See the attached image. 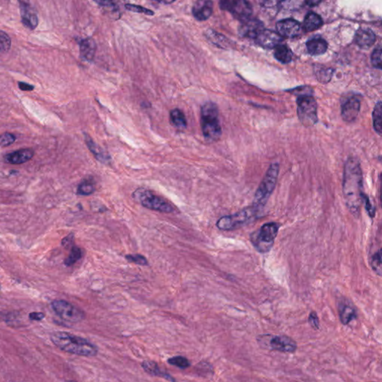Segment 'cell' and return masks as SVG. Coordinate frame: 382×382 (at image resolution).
<instances>
[{"label":"cell","instance_id":"obj_46","mask_svg":"<svg viewBox=\"0 0 382 382\" xmlns=\"http://www.w3.org/2000/svg\"><path fill=\"white\" fill-rule=\"evenodd\" d=\"M65 382H76V381H66Z\"/></svg>","mask_w":382,"mask_h":382},{"label":"cell","instance_id":"obj_11","mask_svg":"<svg viewBox=\"0 0 382 382\" xmlns=\"http://www.w3.org/2000/svg\"><path fill=\"white\" fill-rule=\"evenodd\" d=\"M270 346L272 350L283 353H294L298 348L296 341L287 335H276L272 337Z\"/></svg>","mask_w":382,"mask_h":382},{"label":"cell","instance_id":"obj_3","mask_svg":"<svg viewBox=\"0 0 382 382\" xmlns=\"http://www.w3.org/2000/svg\"><path fill=\"white\" fill-rule=\"evenodd\" d=\"M201 127L208 142H216L220 137L222 128L219 120V110L215 103L208 102L202 106Z\"/></svg>","mask_w":382,"mask_h":382},{"label":"cell","instance_id":"obj_4","mask_svg":"<svg viewBox=\"0 0 382 382\" xmlns=\"http://www.w3.org/2000/svg\"><path fill=\"white\" fill-rule=\"evenodd\" d=\"M263 211L256 206H252L244 208L238 212L231 215L222 216L216 223L218 229L223 231H232L240 229L246 225L253 222Z\"/></svg>","mask_w":382,"mask_h":382},{"label":"cell","instance_id":"obj_21","mask_svg":"<svg viewBox=\"0 0 382 382\" xmlns=\"http://www.w3.org/2000/svg\"><path fill=\"white\" fill-rule=\"evenodd\" d=\"M85 142H86L88 149L91 151L96 160H99L103 164L110 163L111 157L109 156L106 151L103 150V149H102L96 143H95L94 140L88 134H85Z\"/></svg>","mask_w":382,"mask_h":382},{"label":"cell","instance_id":"obj_2","mask_svg":"<svg viewBox=\"0 0 382 382\" xmlns=\"http://www.w3.org/2000/svg\"><path fill=\"white\" fill-rule=\"evenodd\" d=\"M51 341L62 351L84 357H94L98 349L94 344L81 337L65 332H55L50 335Z\"/></svg>","mask_w":382,"mask_h":382},{"label":"cell","instance_id":"obj_19","mask_svg":"<svg viewBox=\"0 0 382 382\" xmlns=\"http://www.w3.org/2000/svg\"><path fill=\"white\" fill-rule=\"evenodd\" d=\"M80 55L84 61L92 62L94 60L96 55V44L91 37L83 39L79 44Z\"/></svg>","mask_w":382,"mask_h":382},{"label":"cell","instance_id":"obj_24","mask_svg":"<svg viewBox=\"0 0 382 382\" xmlns=\"http://www.w3.org/2000/svg\"><path fill=\"white\" fill-rule=\"evenodd\" d=\"M306 47L311 55H319L327 51L328 44L322 37H315L308 41Z\"/></svg>","mask_w":382,"mask_h":382},{"label":"cell","instance_id":"obj_34","mask_svg":"<svg viewBox=\"0 0 382 382\" xmlns=\"http://www.w3.org/2000/svg\"><path fill=\"white\" fill-rule=\"evenodd\" d=\"M168 363L180 369H187L191 366V362L188 359L183 356H175L169 359Z\"/></svg>","mask_w":382,"mask_h":382},{"label":"cell","instance_id":"obj_48","mask_svg":"<svg viewBox=\"0 0 382 382\" xmlns=\"http://www.w3.org/2000/svg\"><path fill=\"white\" fill-rule=\"evenodd\" d=\"M373 382H374V381H373Z\"/></svg>","mask_w":382,"mask_h":382},{"label":"cell","instance_id":"obj_1","mask_svg":"<svg viewBox=\"0 0 382 382\" xmlns=\"http://www.w3.org/2000/svg\"><path fill=\"white\" fill-rule=\"evenodd\" d=\"M343 193L349 212L355 218L359 217L365 195L363 173L358 160L352 157L348 158L344 167Z\"/></svg>","mask_w":382,"mask_h":382},{"label":"cell","instance_id":"obj_45","mask_svg":"<svg viewBox=\"0 0 382 382\" xmlns=\"http://www.w3.org/2000/svg\"><path fill=\"white\" fill-rule=\"evenodd\" d=\"M321 3L320 1H319V2H317V1H313V0H312V1H308V2H306V4H308V6H311V7H313V6H316V5L319 4V3Z\"/></svg>","mask_w":382,"mask_h":382},{"label":"cell","instance_id":"obj_36","mask_svg":"<svg viewBox=\"0 0 382 382\" xmlns=\"http://www.w3.org/2000/svg\"><path fill=\"white\" fill-rule=\"evenodd\" d=\"M125 8H126V9L129 10V11H132V12L144 14H146V15H154V12L152 10L144 7V6H137V5L133 4H126V6H125Z\"/></svg>","mask_w":382,"mask_h":382},{"label":"cell","instance_id":"obj_43","mask_svg":"<svg viewBox=\"0 0 382 382\" xmlns=\"http://www.w3.org/2000/svg\"><path fill=\"white\" fill-rule=\"evenodd\" d=\"M29 319L33 321H41L45 317V314L42 312H32L29 314Z\"/></svg>","mask_w":382,"mask_h":382},{"label":"cell","instance_id":"obj_20","mask_svg":"<svg viewBox=\"0 0 382 382\" xmlns=\"http://www.w3.org/2000/svg\"><path fill=\"white\" fill-rule=\"evenodd\" d=\"M375 42V34L373 31L367 28H361L355 34V42L361 48H370Z\"/></svg>","mask_w":382,"mask_h":382},{"label":"cell","instance_id":"obj_37","mask_svg":"<svg viewBox=\"0 0 382 382\" xmlns=\"http://www.w3.org/2000/svg\"><path fill=\"white\" fill-rule=\"evenodd\" d=\"M381 47H378L374 50L372 53L371 62L372 65L375 68L378 70H381Z\"/></svg>","mask_w":382,"mask_h":382},{"label":"cell","instance_id":"obj_17","mask_svg":"<svg viewBox=\"0 0 382 382\" xmlns=\"http://www.w3.org/2000/svg\"><path fill=\"white\" fill-rule=\"evenodd\" d=\"M34 152L32 149H23L5 155L4 160L10 165H22L33 158Z\"/></svg>","mask_w":382,"mask_h":382},{"label":"cell","instance_id":"obj_14","mask_svg":"<svg viewBox=\"0 0 382 382\" xmlns=\"http://www.w3.org/2000/svg\"><path fill=\"white\" fill-rule=\"evenodd\" d=\"M21 21L27 29L34 30L38 24V17L37 12L32 6L24 2H19Z\"/></svg>","mask_w":382,"mask_h":382},{"label":"cell","instance_id":"obj_16","mask_svg":"<svg viewBox=\"0 0 382 382\" xmlns=\"http://www.w3.org/2000/svg\"><path fill=\"white\" fill-rule=\"evenodd\" d=\"M360 100L356 96L349 98L342 106V117L347 122H352L356 119L360 111Z\"/></svg>","mask_w":382,"mask_h":382},{"label":"cell","instance_id":"obj_8","mask_svg":"<svg viewBox=\"0 0 382 382\" xmlns=\"http://www.w3.org/2000/svg\"><path fill=\"white\" fill-rule=\"evenodd\" d=\"M298 117L306 126H312L317 122V104L312 96H300L297 99Z\"/></svg>","mask_w":382,"mask_h":382},{"label":"cell","instance_id":"obj_32","mask_svg":"<svg viewBox=\"0 0 382 382\" xmlns=\"http://www.w3.org/2000/svg\"><path fill=\"white\" fill-rule=\"evenodd\" d=\"M315 73L316 78H317V79L319 80L320 83H327L330 81L331 78H332L333 72L332 69L320 67H317Z\"/></svg>","mask_w":382,"mask_h":382},{"label":"cell","instance_id":"obj_39","mask_svg":"<svg viewBox=\"0 0 382 382\" xmlns=\"http://www.w3.org/2000/svg\"><path fill=\"white\" fill-rule=\"evenodd\" d=\"M16 140V137L13 134L9 132L0 134V147H6L14 144Z\"/></svg>","mask_w":382,"mask_h":382},{"label":"cell","instance_id":"obj_22","mask_svg":"<svg viewBox=\"0 0 382 382\" xmlns=\"http://www.w3.org/2000/svg\"><path fill=\"white\" fill-rule=\"evenodd\" d=\"M142 367L145 370L146 373L151 375L162 377L170 382H176V380L171 375L162 370L156 362L152 361V360H144L142 364Z\"/></svg>","mask_w":382,"mask_h":382},{"label":"cell","instance_id":"obj_27","mask_svg":"<svg viewBox=\"0 0 382 382\" xmlns=\"http://www.w3.org/2000/svg\"><path fill=\"white\" fill-rule=\"evenodd\" d=\"M170 121L175 128L179 129V130H184V129H186L188 122H187L185 114L181 110L178 109V108L172 110L170 113Z\"/></svg>","mask_w":382,"mask_h":382},{"label":"cell","instance_id":"obj_25","mask_svg":"<svg viewBox=\"0 0 382 382\" xmlns=\"http://www.w3.org/2000/svg\"><path fill=\"white\" fill-rule=\"evenodd\" d=\"M323 24L324 22H323L322 18L319 14L314 12H309L305 18L303 27L306 32H314L316 29H319L323 26Z\"/></svg>","mask_w":382,"mask_h":382},{"label":"cell","instance_id":"obj_38","mask_svg":"<svg viewBox=\"0 0 382 382\" xmlns=\"http://www.w3.org/2000/svg\"><path fill=\"white\" fill-rule=\"evenodd\" d=\"M126 260L131 263H134L136 265H142V266H147L148 265V262L145 257L139 254H134V255H128L126 256Z\"/></svg>","mask_w":382,"mask_h":382},{"label":"cell","instance_id":"obj_47","mask_svg":"<svg viewBox=\"0 0 382 382\" xmlns=\"http://www.w3.org/2000/svg\"><path fill=\"white\" fill-rule=\"evenodd\" d=\"M0 290H1V285H0Z\"/></svg>","mask_w":382,"mask_h":382},{"label":"cell","instance_id":"obj_23","mask_svg":"<svg viewBox=\"0 0 382 382\" xmlns=\"http://www.w3.org/2000/svg\"><path fill=\"white\" fill-rule=\"evenodd\" d=\"M339 317L341 324L347 326L357 318V311L352 305L348 303H341L338 308Z\"/></svg>","mask_w":382,"mask_h":382},{"label":"cell","instance_id":"obj_12","mask_svg":"<svg viewBox=\"0 0 382 382\" xmlns=\"http://www.w3.org/2000/svg\"><path fill=\"white\" fill-rule=\"evenodd\" d=\"M264 30V24L262 21L257 19H247L243 21L238 32L241 37L256 38Z\"/></svg>","mask_w":382,"mask_h":382},{"label":"cell","instance_id":"obj_18","mask_svg":"<svg viewBox=\"0 0 382 382\" xmlns=\"http://www.w3.org/2000/svg\"><path fill=\"white\" fill-rule=\"evenodd\" d=\"M193 17L198 21H205L211 17L213 13V3L211 1H197L192 9Z\"/></svg>","mask_w":382,"mask_h":382},{"label":"cell","instance_id":"obj_40","mask_svg":"<svg viewBox=\"0 0 382 382\" xmlns=\"http://www.w3.org/2000/svg\"><path fill=\"white\" fill-rule=\"evenodd\" d=\"M308 323L314 330H318L319 329V319L315 311L310 313L309 316H308Z\"/></svg>","mask_w":382,"mask_h":382},{"label":"cell","instance_id":"obj_7","mask_svg":"<svg viewBox=\"0 0 382 382\" xmlns=\"http://www.w3.org/2000/svg\"><path fill=\"white\" fill-rule=\"evenodd\" d=\"M133 196L144 207L152 211L162 213H172L175 211L171 203L149 190L140 188L134 192Z\"/></svg>","mask_w":382,"mask_h":382},{"label":"cell","instance_id":"obj_28","mask_svg":"<svg viewBox=\"0 0 382 382\" xmlns=\"http://www.w3.org/2000/svg\"><path fill=\"white\" fill-rule=\"evenodd\" d=\"M275 58L283 64H288L292 61L293 52L286 45H278L275 48Z\"/></svg>","mask_w":382,"mask_h":382},{"label":"cell","instance_id":"obj_30","mask_svg":"<svg viewBox=\"0 0 382 382\" xmlns=\"http://www.w3.org/2000/svg\"><path fill=\"white\" fill-rule=\"evenodd\" d=\"M82 257H83V251H82V249L79 247L73 246L70 249V255L65 259V265L67 267L72 266V265L76 263L78 260H80Z\"/></svg>","mask_w":382,"mask_h":382},{"label":"cell","instance_id":"obj_26","mask_svg":"<svg viewBox=\"0 0 382 382\" xmlns=\"http://www.w3.org/2000/svg\"><path fill=\"white\" fill-rule=\"evenodd\" d=\"M206 37L213 44L222 49H228L231 47V42L223 34L218 33L213 29H208L206 33Z\"/></svg>","mask_w":382,"mask_h":382},{"label":"cell","instance_id":"obj_9","mask_svg":"<svg viewBox=\"0 0 382 382\" xmlns=\"http://www.w3.org/2000/svg\"><path fill=\"white\" fill-rule=\"evenodd\" d=\"M51 306L57 315L67 322L75 324L81 322L85 318V313L82 310L65 300H55Z\"/></svg>","mask_w":382,"mask_h":382},{"label":"cell","instance_id":"obj_6","mask_svg":"<svg viewBox=\"0 0 382 382\" xmlns=\"http://www.w3.org/2000/svg\"><path fill=\"white\" fill-rule=\"evenodd\" d=\"M279 228L280 224L277 223H267L251 234V242L258 252L265 254L270 252L274 245Z\"/></svg>","mask_w":382,"mask_h":382},{"label":"cell","instance_id":"obj_41","mask_svg":"<svg viewBox=\"0 0 382 382\" xmlns=\"http://www.w3.org/2000/svg\"><path fill=\"white\" fill-rule=\"evenodd\" d=\"M363 204L365 205L366 210H367L369 215L371 216V217H373L374 215H375V207L372 205L370 198L367 195H365V197H364Z\"/></svg>","mask_w":382,"mask_h":382},{"label":"cell","instance_id":"obj_42","mask_svg":"<svg viewBox=\"0 0 382 382\" xmlns=\"http://www.w3.org/2000/svg\"><path fill=\"white\" fill-rule=\"evenodd\" d=\"M73 240H74V235L73 234H69L66 237L62 240V246L65 248L71 247L73 245Z\"/></svg>","mask_w":382,"mask_h":382},{"label":"cell","instance_id":"obj_15","mask_svg":"<svg viewBox=\"0 0 382 382\" xmlns=\"http://www.w3.org/2000/svg\"><path fill=\"white\" fill-rule=\"evenodd\" d=\"M255 39L259 45L265 49L276 48L283 41V37L278 32L267 29L262 31Z\"/></svg>","mask_w":382,"mask_h":382},{"label":"cell","instance_id":"obj_10","mask_svg":"<svg viewBox=\"0 0 382 382\" xmlns=\"http://www.w3.org/2000/svg\"><path fill=\"white\" fill-rule=\"evenodd\" d=\"M219 7L224 11H229L233 17L243 21L249 19L252 13L250 3L244 0L221 1L219 2Z\"/></svg>","mask_w":382,"mask_h":382},{"label":"cell","instance_id":"obj_33","mask_svg":"<svg viewBox=\"0 0 382 382\" xmlns=\"http://www.w3.org/2000/svg\"><path fill=\"white\" fill-rule=\"evenodd\" d=\"M370 266L377 275L381 276V249L375 252L370 260Z\"/></svg>","mask_w":382,"mask_h":382},{"label":"cell","instance_id":"obj_13","mask_svg":"<svg viewBox=\"0 0 382 382\" xmlns=\"http://www.w3.org/2000/svg\"><path fill=\"white\" fill-rule=\"evenodd\" d=\"M278 33L282 37H294L301 32V26L298 21L293 19H285L278 21L276 24Z\"/></svg>","mask_w":382,"mask_h":382},{"label":"cell","instance_id":"obj_31","mask_svg":"<svg viewBox=\"0 0 382 382\" xmlns=\"http://www.w3.org/2000/svg\"><path fill=\"white\" fill-rule=\"evenodd\" d=\"M94 184L93 183V182L86 179L78 185V189H77V194L81 195V196H89V195L94 193Z\"/></svg>","mask_w":382,"mask_h":382},{"label":"cell","instance_id":"obj_35","mask_svg":"<svg viewBox=\"0 0 382 382\" xmlns=\"http://www.w3.org/2000/svg\"><path fill=\"white\" fill-rule=\"evenodd\" d=\"M11 41L8 34L0 30V52H8L11 48Z\"/></svg>","mask_w":382,"mask_h":382},{"label":"cell","instance_id":"obj_5","mask_svg":"<svg viewBox=\"0 0 382 382\" xmlns=\"http://www.w3.org/2000/svg\"><path fill=\"white\" fill-rule=\"evenodd\" d=\"M278 173H279L278 164H272L255 192V197H254L253 203H252L253 206H256L260 209H264L269 198L271 196L276 186Z\"/></svg>","mask_w":382,"mask_h":382},{"label":"cell","instance_id":"obj_44","mask_svg":"<svg viewBox=\"0 0 382 382\" xmlns=\"http://www.w3.org/2000/svg\"><path fill=\"white\" fill-rule=\"evenodd\" d=\"M19 89L24 91H32L34 90L33 85H29L27 83H19L18 84Z\"/></svg>","mask_w":382,"mask_h":382},{"label":"cell","instance_id":"obj_29","mask_svg":"<svg viewBox=\"0 0 382 382\" xmlns=\"http://www.w3.org/2000/svg\"><path fill=\"white\" fill-rule=\"evenodd\" d=\"M373 126L375 132L379 135L381 134V103L378 102L374 108L373 113Z\"/></svg>","mask_w":382,"mask_h":382}]
</instances>
